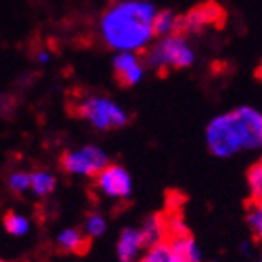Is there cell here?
I'll use <instances>...</instances> for the list:
<instances>
[{"mask_svg":"<svg viewBox=\"0 0 262 262\" xmlns=\"http://www.w3.org/2000/svg\"><path fill=\"white\" fill-rule=\"evenodd\" d=\"M208 150L215 158L227 159L240 152L262 146V115L255 107L244 105L213 116L206 126Z\"/></svg>","mask_w":262,"mask_h":262,"instance_id":"1","label":"cell"},{"mask_svg":"<svg viewBox=\"0 0 262 262\" xmlns=\"http://www.w3.org/2000/svg\"><path fill=\"white\" fill-rule=\"evenodd\" d=\"M154 4L141 0H127L111 6L101 17V38L111 49L137 51L146 49L154 39Z\"/></svg>","mask_w":262,"mask_h":262,"instance_id":"2","label":"cell"},{"mask_svg":"<svg viewBox=\"0 0 262 262\" xmlns=\"http://www.w3.org/2000/svg\"><path fill=\"white\" fill-rule=\"evenodd\" d=\"M195 62V53L187 43L186 36L169 34L150 47L146 53V64L154 70H184Z\"/></svg>","mask_w":262,"mask_h":262,"instance_id":"3","label":"cell"},{"mask_svg":"<svg viewBox=\"0 0 262 262\" xmlns=\"http://www.w3.org/2000/svg\"><path fill=\"white\" fill-rule=\"evenodd\" d=\"M79 116L86 120L94 129L109 131L124 127L129 120L127 111L107 96H88L77 107Z\"/></svg>","mask_w":262,"mask_h":262,"instance_id":"4","label":"cell"},{"mask_svg":"<svg viewBox=\"0 0 262 262\" xmlns=\"http://www.w3.org/2000/svg\"><path fill=\"white\" fill-rule=\"evenodd\" d=\"M225 10L217 2L208 0L202 4H196L195 8L187 11L186 15H176L174 19V32L172 34H199L206 27H223Z\"/></svg>","mask_w":262,"mask_h":262,"instance_id":"5","label":"cell"},{"mask_svg":"<svg viewBox=\"0 0 262 262\" xmlns=\"http://www.w3.org/2000/svg\"><path fill=\"white\" fill-rule=\"evenodd\" d=\"M105 165H109V156L98 144H84L75 150H68L62 156V167L68 174L96 176Z\"/></svg>","mask_w":262,"mask_h":262,"instance_id":"6","label":"cell"},{"mask_svg":"<svg viewBox=\"0 0 262 262\" xmlns=\"http://www.w3.org/2000/svg\"><path fill=\"white\" fill-rule=\"evenodd\" d=\"M96 182H98V189L101 191V195H105L107 199H113V201H126L133 193L131 174L122 165H105L103 169L96 174Z\"/></svg>","mask_w":262,"mask_h":262,"instance_id":"7","label":"cell"},{"mask_svg":"<svg viewBox=\"0 0 262 262\" xmlns=\"http://www.w3.org/2000/svg\"><path fill=\"white\" fill-rule=\"evenodd\" d=\"M113 66H115V73L118 77V81L126 86H133L137 82H141L142 77H144V66L139 60L137 53L120 51L115 56Z\"/></svg>","mask_w":262,"mask_h":262,"instance_id":"8","label":"cell"},{"mask_svg":"<svg viewBox=\"0 0 262 262\" xmlns=\"http://www.w3.org/2000/svg\"><path fill=\"white\" fill-rule=\"evenodd\" d=\"M144 249L141 230L135 227H126L118 236L116 242V257L120 262H137L141 258V253Z\"/></svg>","mask_w":262,"mask_h":262,"instance_id":"9","label":"cell"},{"mask_svg":"<svg viewBox=\"0 0 262 262\" xmlns=\"http://www.w3.org/2000/svg\"><path fill=\"white\" fill-rule=\"evenodd\" d=\"M170 247V262H202V253L191 236H178L172 238Z\"/></svg>","mask_w":262,"mask_h":262,"instance_id":"10","label":"cell"},{"mask_svg":"<svg viewBox=\"0 0 262 262\" xmlns=\"http://www.w3.org/2000/svg\"><path fill=\"white\" fill-rule=\"evenodd\" d=\"M142 242H144V247H152L158 246L161 242H165V236H167V227H165V217L163 215H150V217L142 223L141 229Z\"/></svg>","mask_w":262,"mask_h":262,"instance_id":"11","label":"cell"},{"mask_svg":"<svg viewBox=\"0 0 262 262\" xmlns=\"http://www.w3.org/2000/svg\"><path fill=\"white\" fill-rule=\"evenodd\" d=\"M56 244L66 253H82L86 249V234L79 229H64L56 236Z\"/></svg>","mask_w":262,"mask_h":262,"instance_id":"12","label":"cell"},{"mask_svg":"<svg viewBox=\"0 0 262 262\" xmlns=\"http://www.w3.org/2000/svg\"><path fill=\"white\" fill-rule=\"evenodd\" d=\"M30 189L34 195L49 196L56 189V176L47 169H36L30 172Z\"/></svg>","mask_w":262,"mask_h":262,"instance_id":"13","label":"cell"},{"mask_svg":"<svg viewBox=\"0 0 262 262\" xmlns=\"http://www.w3.org/2000/svg\"><path fill=\"white\" fill-rule=\"evenodd\" d=\"M174 19L176 15L170 10H161L154 13L152 19V34L154 38H165L174 32Z\"/></svg>","mask_w":262,"mask_h":262,"instance_id":"14","label":"cell"},{"mask_svg":"<svg viewBox=\"0 0 262 262\" xmlns=\"http://www.w3.org/2000/svg\"><path fill=\"white\" fill-rule=\"evenodd\" d=\"M4 229L8 234L17 236V238L27 236L28 232H30V219H28L25 213L11 212L4 217Z\"/></svg>","mask_w":262,"mask_h":262,"instance_id":"15","label":"cell"},{"mask_svg":"<svg viewBox=\"0 0 262 262\" xmlns=\"http://www.w3.org/2000/svg\"><path fill=\"white\" fill-rule=\"evenodd\" d=\"M107 232V221L101 213H90L84 221V234L88 238H99Z\"/></svg>","mask_w":262,"mask_h":262,"instance_id":"16","label":"cell"},{"mask_svg":"<svg viewBox=\"0 0 262 262\" xmlns=\"http://www.w3.org/2000/svg\"><path fill=\"white\" fill-rule=\"evenodd\" d=\"M8 187L17 195L28 191L30 189V172H27V170H13L8 176Z\"/></svg>","mask_w":262,"mask_h":262,"instance_id":"17","label":"cell"},{"mask_svg":"<svg viewBox=\"0 0 262 262\" xmlns=\"http://www.w3.org/2000/svg\"><path fill=\"white\" fill-rule=\"evenodd\" d=\"M137 262H170V247L169 244H158V246L148 247V253L142 255Z\"/></svg>","mask_w":262,"mask_h":262,"instance_id":"18","label":"cell"},{"mask_svg":"<svg viewBox=\"0 0 262 262\" xmlns=\"http://www.w3.org/2000/svg\"><path fill=\"white\" fill-rule=\"evenodd\" d=\"M247 186H249V191H251L253 199L258 201L262 196V165L255 163L251 169L247 170Z\"/></svg>","mask_w":262,"mask_h":262,"instance_id":"19","label":"cell"},{"mask_svg":"<svg viewBox=\"0 0 262 262\" xmlns=\"http://www.w3.org/2000/svg\"><path fill=\"white\" fill-rule=\"evenodd\" d=\"M246 221H247V227L253 230V234L255 236L262 234V206H260V202H253L251 206L247 208Z\"/></svg>","mask_w":262,"mask_h":262,"instance_id":"20","label":"cell"},{"mask_svg":"<svg viewBox=\"0 0 262 262\" xmlns=\"http://www.w3.org/2000/svg\"><path fill=\"white\" fill-rule=\"evenodd\" d=\"M165 227H167V234H170L172 238L187 234V225L180 213H170L169 217H165Z\"/></svg>","mask_w":262,"mask_h":262,"instance_id":"21","label":"cell"},{"mask_svg":"<svg viewBox=\"0 0 262 262\" xmlns=\"http://www.w3.org/2000/svg\"><path fill=\"white\" fill-rule=\"evenodd\" d=\"M49 53H47V51H39L38 55H36V62H38V64H47V62H49Z\"/></svg>","mask_w":262,"mask_h":262,"instance_id":"22","label":"cell"},{"mask_svg":"<svg viewBox=\"0 0 262 262\" xmlns=\"http://www.w3.org/2000/svg\"><path fill=\"white\" fill-rule=\"evenodd\" d=\"M0 262H6V260H0Z\"/></svg>","mask_w":262,"mask_h":262,"instance_id":"23","label":"cell"}]
</instances>
